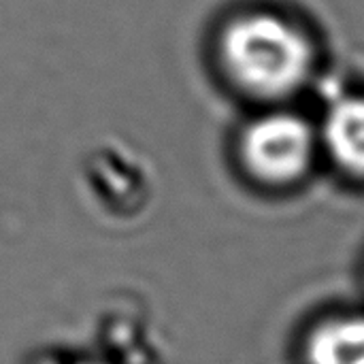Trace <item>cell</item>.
Segmentation results:
<instances>
[{"label":"cell","mask_w":364,"mask_h":364,"mask_svg":"<svg viewBox=\"0 0 364 364\" xmlns=\"http://www.w3.org/2000/svg\"><path fill=\"white\" fill-rule=\"evenodd\" d=\"M322 143L341 171L364 179V96L339 98L328 109Z\"/></svg>","instance_id":"cell-3"},{"label":"cell","mask_w":364,"mask_h":364,"mask_svg":"<svg viewBox=\"0 0 364 364\" xmlns=\"http://www.w3.org/2000/svg\"><path fill=\"white\" fill-rule=\"evenodd\" d=\"M83 364H92V363H83Z\"/></svg>","instance_id":"cell-5"},{"label":"cell","mask_w":364,"mask_h":364,"mask_svg":"<svg viewBox=\"0 0 364 364\" xmlns=\"http://www.w3.org/2000/svg\"><path fill=\"white\" fill-rule=\"evenodd\" d=\"M318 149L314 126L290 111H271L245 126L239 151L247 173L267 186H290L311 166Z\"/></svg>","instance_id":"cell-2"},{"label":"cell","mask_w":364,"mask_h":364,"mask_svg":"<svg viewBox=\"0 0 364 364\" xmlns=\"http://www.w3.org/2000/svg\"><path fill=\"white\" fill-rule=\"evenodd\" d=\"M305 354L309 364H364V318L343 316L318 324Z\"/></svg>","instance_id":"cell-4"},{"label":"cell","mask_w":364,"mask_h":364,"mask_svg":"<svg viewBox=\"0 0 364 364\" xmlns=\"http://www.w3.org/2000/svg\"><path fill=\"white\" fill-rule=\"evenodd\" d=\"M220 62L241 92L260 100H282L309 81L316 51L294 21L254 11L224 26Z\"/></svg>","instance_id":"cell-1"}]
</instances>
